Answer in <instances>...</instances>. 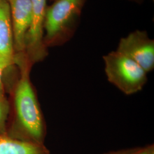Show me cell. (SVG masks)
Masks as SVG:
<instances>
[{
    "mask_svg": "<svg viewBox=\"0 0 154 154\" xmlns=\"http://www.w3.org/2000/svg\"><path fill=\"white\" fill-rule=\"evenodd\" d=\"M32 66L23 63L4 82L9 103L6 134L31 143L45 144L47 127L37 91L30 77Z\"/></svg>",
    "mask_w": 154,
    "mask_h": 154,
    "instance_id": "cell-1",
    "label": "cell"
},
{
    "mask_svg": "<svg viewBox=\"0 0 154 154\" xmlns=\"http://www.w3.org/2000/svg\"><path fill=\"white\" fill-rule=\"evenodd\" d=\"M103 59L108 81L124 94L139 93L147 82L148 73L135 61L116 50L104 55Z\"/></svg>",
    "mask_w": 154,
    "mask_h": 154,
    "instance_id": "cell-2",
    "label": "cell"
},
{
    "mask_svg": "<svg viewBox=\"0 0 154 154\" xmlns=\"http://www.w3.org/2000/svg\"><path fill=\"white\" fill-rule=\"evenodd\" d=\"M85 0H57L46 9L44 28L48 47L65 41L66 32L79 16Z\"/></svg>",
    "mask_w": 154,
    "mask_h": 154,
    "instance_id": "cell-3",
    "label": "cell"
},
{
    "mask_svg": "<svg viewBox=\"0 0 154 154\" xmlns=\"http://www.w3.org/2000/svg\"><path fill=\"white\" fill-rule=\"evenodd\" d=\"M32 4L31 22L25 38V52L29 63L33 66L48 55L44 39L46 0H30Z\"/></svg>",
    "mask_w": 154,
    "mask_h": 154,
    "instance_id": "cell-4",
    "label": "cell"
},
{
    "mask_svg": "<svg viewBox=\"0 0 154 154\" xmlns=\"http://www.w3.org/2000/svg\"><path fill=\"white\" fill-rule=\"evenodd\" d=\"M116 51L131 58L149 73L154 68V41L137 30L121 39Z\"/></svg>",
    "mask_w": 154,
    "mask_h": 154,
    "instance_id": "cell-5",
    "label": "cell"
},
{
    "mask_svg": "<svg viewBox=\"0 0 154 154\" xmlns=\"http://www.w3.org/2000/svg\"><path fill=\"white\" fill-rule=\"evenodd\" d=\"M13 29L14 58L25 55V38L29 28L32 4L30 0H9Z\"/></svg>",
    "mask_w": 154,
    "mask_h": 154,
    "instance_id": "cell-6",
    "label": "cell"
},
{
    "mask_svg": "<svg viewBox=\"0 0 154 154\" xmlns=\"http://www.w3.org/2000/svg\"><path fill=\"white\" fill-rule=\"evenodd\" d=\"M0 55L14 68V50L11 7L6 0H0Z\"/></svg>",
    "mask_w": 154,
    "mask_h": 154,
    "instance_id": "cell-7",
    "label": "cell"
},
{
    "mask_svg": "<svg viewBox=\"0 0 154 154\" xmlns=\"http://www.w3.org/2000/svg\"><path fill=\"white\" fill-rule=\"evenodd\" d=\"M0 154H50L45 144L31 143L0 134Z\"/></svg>",
    "mask_w": 154,
    "mask_h": 154,
    "instance_id": "cell-8",
    "label": "cell"
},
{
    "mask_svg": "<svg viewBox=\"0 0 154 154\" xmlns=\"http://www.w3.org/2000/svg\"><path fill=\"white\" fill-rule=\"evenodd\" d=\"M8 115L9 103L7 95L0 96V134H6Z\"/></svg>",
    "mask_w": 154,
    "mask_h": 154,
    "instance_id": "cell-9",
    "label": "cell"
},
{
    "mask_svg": "<svg viewBox=\"0 0 154 154\" xmlns=\"http://www.w3.org/2000/svg\"><path fill=\"white\" fill-rule=\"evenodd\" d=\"M153 149H154V144H150L145 146H139L115 151H110L101 154H149Z\"/></svg>",
    "mask_w": 154,
    "mask_h": 154,
    "instance_id": "cell-10",
    "label": "cell"
},
{
    "mask_svg": "<svg viewBox=\"0 0 154 154\" xmlns=\"http://www.w3.org/2000/svg\"><path fill=\"white\" fill-rule=\"evenodd\" d=\"M14 69L10 67L5 59L0 55V96L6 95L4 83V74L13 72Z\"/></svg>",
    "mask_w": 154,
    "mask_h": 154,
    "instance_id": "cell-11",
    "label": "cell"
},
{
    "mask_svg": "<svg viewBox=\"0 0 154 154\" xmlns=\"http://www.w3.org/2000/svg\"><path fill=\"white\" fill-rule=\"evenodd\" d=\"M149 154H154V149H152L151 150V151L150 152Z\"/></svg>",
    "mask_w": 154,
    "mask_h": 154,
    "instance_id": "cell-12",
    "label": "cell"
},
{
    "mask_svg": "<svg viewBox=\"0 0 154 154\" xmlns=\"http://www.w3.org/2000/svg\"><path fill=\"white\" fill-rule=\"evenodd\" d=\"M6 1H9V0H6Z\"/></svg>",
    "mask_w": 154,
    "mask_h": 154,
    "instance_id": "cell-13",
    "label": "cell"
}]
</instances>
